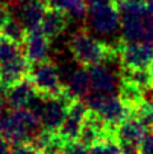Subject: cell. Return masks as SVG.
<instances>
[{
	"label": "cell",
	"instance_id": "obj_22",
	"mask_svg": "<svg viewBox=\"0 0 153 154\" xmlns=\"http://www.w3.org/2000/svg\"><path fill=\"white\" fill-rule=\"evenodd\" d=\"M61 9L65 13L76 18H82L87 14V0H61Z\"/></svg>",
	"mask_w": 153,
	"mask_h": 154
},
{
	"label": "cell",
	"instance_id": "obj_3",
	"mask_svg": "<svg viewBox=\"0 0 153 154\" xmlns=\"http://www.w3.org/2000/svg\"><path fill=\"white\" fill-rule=\"evenodd\" d=\"M30 79L38 96L41 97H60L65 93V85L60 80V74L56 64L52 60L32 64Z\"/></svg>",
	"mask_w": 153,
	"mask_h": 154
},
{
	"label": "cell",
	"instance_id": "obj_10",
	"mask_svg": "<svg viewBox=\"0 0 153 154\" xmlns=\"http://www.w3.org/2000/svg\"><path fill=\"white\" fill-rule=\"evenodd\" d=\"M36 96L37 92L30 76L4 91L5 103L10 107V109L28 108V106Z\"/></svg>",
	"mask_w": 153,
	"mask_h": 154
},
{
	"label": "cell",
	"instance_id": "obj_14",
	"mask_svg": "<svg viewBox=\"0 0 153 154\" xmlns=\"http://www.w3.org/2000/svg\"><path fill=\"white\" fill-rule=\"evenodd\" d=\"M117 92H119L117 97L124 103V106L130 111L132 116H134L147 102L145 93L135 84H133L132 82H129L124 78H120Z\"/></svg>",
	"mask_w": 153,
	"mask_h": 154
},
{
	"label": "cell",
	"instance_id": "obj_12",
	"mask_svg": "<svg viewBox=\"0 0 153 154\" xmlns=\"http://www.w3.org/2000/svg\"><path fill=\"white\" fill-rule=\"evenodd\" d=\"M147 126L140 119L135 116H130L123 121L116 128V139L119 144H134L140 145L142 140L149 133Z\"/></svg>",
	"mask_w": 153,
	"mask_h": 154
},
{
	"label": "cell",
	"instance_id": "obj_4",
	"mask_svg": "<svg viewBox=\"0 0 153 154\" xmlns=\"http://www.w3.org/2000/svg\"><path fill=\"white\" fill-rule=\"evenodd\" d=\"M86 104L89 111L98 115L108 126H111L115 130L123 121L132 116L130 111L115 94L93 93L86 98Z\"/></svg>",
	"mask_w": 153,
	"mask_h": 154
},
{
	"label": "cell",
	"instance_id": "obj_31",
	"mask_svg": "<svg viewBox=\"0 0 153 154\" xmlns=\"http://www.w3.org/2000/svg\"><path fill=\"white\" fill-rule=\"evenodd\" d=\"M152 129H153V126H152Z\"/></svg>",
	"mask_w": 153,
	"mask_h": 154
},
{
	"label": "cell",
	"instance_id": "obj_16",
	"mask_svg": "<svg viewBox=\"0 0 153 154\" xmlns=\"http://www.w3.org/2000/svg\"><path fill=\"white\" fill-rule=\"evenodd\" d=\"M67 93L73 100H86L91 94L92 85L88 69H78L70 75L68 84L65 85Z\"/></svg>",
	"mask_w": 153,
	"mask_h": 154
},
{
	"label": "cell",
	"instance_id": "obj_15",
	"mask_svg": "<svg viewBox=\"0 0 153 154\" xmlns=\"http://www.w3.org/2000/svg\"><path fill=\"white\" fill-rule=\"evenodd\" d=\"M48 9V4L46 0H27L22 4L20 8V18L22 23L26 26L27 29H35L41 27L42 19Z\"/></svg>",
	"mask_w": 153,
	"mask_h": 154
},
{
	"label": "cell",
	"instance_id": "obj_11",
	"mask_svg": "<svg viewBox=\"0 0 153 154\" xmlns=\"http://www.w3.org/2000/svg\"><path fill=\"white\" fill-rule=\"evenodd\" d=\"M24 55L31 64H37L47 60L48 48H50V38H48L41 27L30 29L24 42Z\"/></svg>",
	"mask_w": 153,
	"mask_h": 154
},
{
	"label": "cell",
	"instance_id": "obj_6",
	"mask_svg": "<svg viewBox=\"0 0 153 154\" xmlns=\"http://www.w3.org/2000/svg\"><path fill=\"white\" fill-rule=\"evenodd\" d=\"M45 98V97H43ZM75 100H73L65 89V93L60 97H48L45 98L42 112L40 115V120L42 122V128L50 131V133H58L59 129L61 128L65 117L68 115V111L72 103Z\"/></svg>",
	"mask_w": 153,
	"mask_h": 154
},
{
	"label": "cell",
	"instance_id": "obj_2",
	"mask_svg": "<svg viewBox=\"0 0 153 154\" xmlns=\"http://www.w3.org/2000/svg\"><path fill=\"white\" fill-rule=\"evenodd\" d=\"M42 129L41 120L30 108L12 109L0 117V134L10 145L30 143Z\"/></svg>",
	"mask_w": 153,
	"mask_h": 154
},
{
	"label": "cell",
	"instance_id": "obj_21",
	"mask_svg": "<svg viewBox=\"0 0 153 154\" xmlns=\"http://www.w3.org/2000/svg\"><path fill=\"white\" fill-rule=\"evenodd\" d=\"M89 154H123L117 139L115 136L105 137L89 148Z\"/></svg>",
	"mask_w": 153,
	"mask_h": 154
},
{
	"label": "cell",
	"instance_id": "obj_19",
	"mask_svg": "<svg viewBox=\"0 0 153 154\" xmlns=\"http://www.w3.org/2000/svg\"><path fill=\"white\" fill-rule=\"evenodd\" d=\"M121 78L132 82L144 93L153 92V69L142 70H123Z\"/></svg>",
	"mask_w": 153,
	"mask_h": 154
},
{
	"label": "cell",
	"instance_id": "obj_7",
	"mask_svg": "<svg viewBox=\"0 0 153 154\" xmlns=\"http://www.w3.org/2000/svg\"><path fill=\"white\" fill-rule=\"evenodd\" d=\"M92 29L101 35H111L119 27L121 17L116 2L89 7L87 12Z\"/></svg>",
	"mask_w": 153,
	"mask_h": 154
},
{
	"label": "cell",
	"instance_id": "obj_9",
	"mask_svg": "<svg viewBox=\"0 0 153 154\" xmlns=\"http://www.w3.org/2000/svg\"><path fill=\"white\" fill-rule=\"evenodd\" d=\"M32 64L26 55L0 65V89H8L9 87L30 76Z\"/></svg>",
	"mask_w": 153,
	"mask_h": 154
},
{
	"label": "cell",
	"instance_id": "obj_28",
	"mask_svg": "<svg viewBox=\"0 0 153 154\" xmlns=\"http://www.w3.org/2000/svg\"><path fill=\"white\" fill-rule=\"evenodd\" d=\"M115 0H87V3L89 4V7H95V5H101V4H106V3H111Z\"/></svg>",
	"mask_w": 153,
	"mask_h": 154
},
{
	"label": "cell",
	"instance_id": "obj_1",
	"mask_svg": "<svg viewBox=\"0 0 153 154\" xmlns=\"http://www.w3.org/2000/svg\"><path fill=\"white\" fill-rule=\"evenodd\" d=\"M69 48L74 60L83 68L100 65L108 60H117L116 47L97 40L83 29L72 36Z\"/></svg>",
	"mask_w": 153,
	"mask_h": 154
},
{
	"label": "cell",
	"instance_id": "obj_24",
	"mask_svg": "<svg viewBox=\"0 0 153 154\" xmlns=\"http://www.w3.org/2000/svg\"><path fill=\"white\" fill-rule=\"evenodd\" d=\"M10 154H42V153L31 143H22V144L12 145Z\"/></svg>",
	"mask_w": 153,
	"mask_h": 154
},
{
	"label": "cell",
	"instance_id": "obj_17",
	"mask_svg": "<svg viewBox=\"0 0 153 154\" xmlns=\"http://www.w3.org/2000/svg\"><path fill=\"white\" fill-rule=\"evenodd\" d=\"M65 27H67V13L61 9L48 7L41 23V29L43 33L48 38H54L63 33Z\"/></svg>",
	"mask_w": 153,
	"mask_h": 154
},
{
	"label": "cell",
	"instance_id": "obj_18",
	"mask_svg": "<svg viewBox=\"0 0 153 154\" xmlns=\"http://www.w3.org/2000/svg\"><path fill=\"white\" fill-rule=\"evenodd\" d=\"M27 35H28V29L22 23V20H18L13 17H10L0 27V36L8 38L9 41L17 43L19 46L24 45Z\"/></svg>",
	"mask_w": 153,
	"mask_h": 154
},
{
	"label": "cell",
	"instance_id": "obj_5",
	"mask_svg": "<svg viewBox=\"0 0 153 154\" xmlns=\"http://www.w3.org/2000/svg\"><path fill=\"white\" fill-rule=\"evenodd\" d=\"M116 56L123 70L153 69V45L121 41L116 46Z\"/></svg>",
	"mask_w": 153,
	"mask_h": 154
},
{
	"label": "cell",
	"instance_id": "obj_13",
	"mask_svg": "<svg viewBox=\"0 0 153 154\" xmlns=\"http://www.w3.org/2000/svg\"><path fill=\"white\" fill-rule=\"evenodd\" d=\"M91 78L92 91L98 94H114L119 89L120 80L115 78L112 71L106 68L105 65H95V66L87 68Z\"/></svg>",
	"mask_w": 153,
	"mask_h": 154
},
{
	"label": "cell",
	"instance_id": "obj_26",
	"mask_svg": "<svg viewBox=\"0 0 153 154\" xmlns=\"http://www.w3.org/2000/svg\"><path fill=\"white\" fill-rule=\"evenodd\" d=\"M12 148H10L9 141L0 134V154H10Z\"/></svg>",
	"mask_w": 153,
	"mask_h": 154
},
{
	"label": "cell",
	"instance_id": "obj_27",
	"mask_svg": "<svg viewBox=\"0 0 153 154\" xmlns=\"http://www.w3.org/2000/svg\"><path fill=\"white\" fill-rule=\"evenodd\" d=\"M10 17H12V15H10V12L8 10V7L0 5V27H2Z\"/></svg>",
	"mask_w": 153,
	"mask_h": 154
},
{
	"label": "cell",
	"instance_id": "obj_8",
	"mask_svg": "<svg viewBox=\"0 0 153 154\" xmlns=\"http://www.w3.org/2000/svg\"><path fill=\"white\" fill-rule=\"evenodd\" d=\"M88 112L89 109L87 107L86 102H83L82 100H75L70 106L67 117H65L61 128L58 131V135L65 143L78 140L80 130L83 128Z\"/></svg>",
	"mask_w": 153,
	"mask_h": 154
},
{
	"label": "cell",
	"instance_id": "obj_20",
	"mask_svg": "<svg viewBox=\"0 0 153 154\" xmlns=\"http://www.w3.org/2000/svg\"><path fill=\"white\" fill-rule=\"evenodd\" d=\"M20 47L22 46L9 41L8 38L0 36V65L9 63L12 60L22 56V55H24L22 52Z\"/></svg>",
	"mask_w": 153,
	"mask_h": 154
},
{
	"label": "cell",
	"instance_id": "obj_29",
	"mask_svg": "<svg viewBox=\"0 0 153 154\" xmlns=\"http://www.w3.org/2000/svg\"><path fill=\"white\" fill-rule=\"evenodd\" d=\"M4 104H5V97H4V91L0 89V117L3 115V108H4Z\"/></svg>",
	"mask_w": 153,
	"mask_h": 154
},
{
	"label": "cell",
	"instance_id": "obj_25",
	"mask_svg": "<svg viewBox=\"0 0 153 154\" xmlns=\"http://www.w3.org/2000/svg\"><path fill=\"white\" fill-rule=\"evenodd\" d=\"M139 154H153V133H148L139 145Z\"/></svg>",
	"mask_w": 153,
	"mask_h": 154
},
{
	"label": "cell",
	"instance_id": "obj_23",
	"mask_svg": "<svg viewBox=\"0 0 153 154\" xmlns=\"http://www.w3.org/2000/svg\"><path fill=\"white\" fill-rule=\"evenodd\" d=\"M63 154H89V148H87L78 140L67 141L63 146Z\"/></svg>",
	"mask_w": 153,
	"mask_h": 154
},
{
	"label": "cell",
	"instance_id": "obj_30",
	"mask_svg": "<svg viewBox=\"0 0 153 154\" xmlns=\"http://www.w3.org/2000/svg\"><path fill=\"white\" fill-rule=\"evenodd\" d=\"M115 2H138V0H115Z\"/></svg>",
	"mask_w": 153,
	"mask_h": 154
}]
</instances>
